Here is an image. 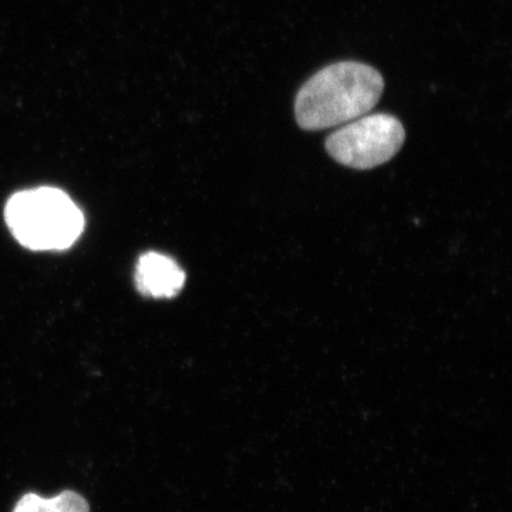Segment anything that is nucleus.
Wrapping results in <instances>:
<instances>
[{
    "label": "nucleus",
    "mask_w": 512,
    "mask_h": 512,
    "mask_svg": "<svg viewBox=\"0 0 512 512\" xmlns=\"http://www.w3.org/2000/svg\"><path fill=\"white\" fill-rule=\"evenodd\" d=\"M384 80L375 67L339 62L313 74L295 99V119L308 131L343 126L375 109Z\"/></svg>",
    "instance_id": "f257e3e1"
},
{
    "label": "nucleus",
    "mask_w": 512,
    "mask_h": 512,
    "mask_svg": "<svg viewBox=\"0 0 512 512\" xmlns=\"http://www.w3.org/2000/svg\"><path fill=\"white\" fill-rule=\"evenodd\" d=\"M15 238L36 251H60L72 247L84 228L82 211L63 191L36 188L18 192L5 210Z\"/></svg>",
    "instance_id": "f03ea898"
},
{
    "label": "nucleus",
    "mask_w": 512,
    "mask_h": 512,
    "mask_svg": "<svg viewBox=\"0 0 512 512\" xmlns=\"http://www.w3.org/2000/svg\"><path fill=\"white\" fill-rule=\"evenodd\" d=\"M406 138L403 124L392 114H370L343 124L326 140L333 160L355 170H372L392 160Z\"/></svg>",
    "instance_id": "7ed1b4c3"
},
{
    "label": "nucleus",
    "mask_w": 512,
    "mask_h": 512,
    "mask_svg": "<svg viewBox=\"0 0 512 512\" xmlns=\"http://www.w3.org/2000/svg\"><path fill=\"white\" fill-rule=\"evenodd\" d=\"M136 284L151 298H173L184 288L185 274L170 256L148 252L138 259Z\"/></svg>",
    "instance_id": "20e7f679"
},
{
    "label": "nucleus",
    "mask_w": 512,
    "mask_h": 512,
    "mask_svg": "<svg viewBox=\"0 0 512 512\" xmlns=\"http://www.w3.org/2000/svg\"><path fill=\"white\" fill-rule=\"evenodd\" d=\"M13 512H90V505L86 498L70 490L52 498L28 493L20 498Z\"/></svg>",
    "instance_id": "39448f33"
}]
</instances>
